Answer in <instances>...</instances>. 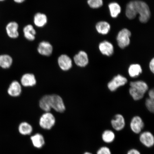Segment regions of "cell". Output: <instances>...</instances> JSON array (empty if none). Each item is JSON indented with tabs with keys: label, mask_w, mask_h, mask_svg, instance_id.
I'll list each match as a JSON object with an SVG mask.
<instances>
[{
	"label": "cell",
	"mask_w": 154,
	"mask_h": 154,
	"mask_svg": "<svg viewBox=\"0 0 154 154\" xmlns=\"http://www.w3.org/2000/svg\"><path fill=\"white\" fill-rule=\"evenodd\" d=\"M129 89L130 95L134 100L141 99L144 94L149 89V87L146 82L142 81L131 82Z\"/></svg>",
	"instance_id": "1"
},
{
	"label": "cell",
	"mask_w": 154,
	"mask_h": 154,
	"mask_svg": "<svg viewBox=\"0 0 154 154\" xmlns=\"http://www.w3.org/2000/svg\"><path fill=\"white\" fill-rule=\"evenodd\" d=\"M137 14H139V20L142 23L147 22L150 17V10L149 6L144 2L134 1Z\"/></svg>",
	"instance_id": "2"
},
{
	"label": "cell",
	"mask_w": 154,
	"mask_h": 154,
	"mask_svg": "<svg viewBox=\"0 0 154 154\" xmlns=\"http://www.w3.org/2000/svg\"><path fill=\"white\" fill-rule=\"evenodd\" d=\"M55 123L54 116L49 112H46L44 113L40 119V126L44 129H51L55 125Z\"/></svg>",
	"instance_id": "3"
},
{
	"label": "cell",
	"mask_w": 154,
	"mask_h": 154,
	"mask_svg": "<svg viewBox=\"0 0 154 154\" xmlns=\"http://www.w3.org/2000/svg\"><path fill=\"white\" fill-rule=\"evenodd\" d=\"M131 36V32L128 29H124L121 30L117 38L119 47L124 49L129 45Z\"/></svg>",
	"instance_id": "4"
},
{
	"label": "cell",
	"mask_w": 154,
	"mask_h": 154,
	"mask_svg": "<svg viewBox=\"0 0 154 154\" xmlns=\"http://www.w3.org/2000/svg\"><path fill=\"white\" fill-rule=\"evenodd\" d=\"M127 82L128 80L125 77L119 74L108 83V88L110 91H115L120 87L125 85Z\"/></svg>",
	"instance_id": "5"
},
{
	"label": "cell",
	"mask_w": 154,
	"mask_h": 154,
	"mask_svg": "<svg viewBox=\"0 0 154 154\" xmlns=\"http://www.w3.org/2000/svg\"><path fill=\"white\" fill-rule=\"evenodd\" d=\"M51 108L57 112H63L66 109L62 98L56 94L51 95Z\"/></svg>",
	"instance_id": "6"
},
{
	"label": "cell",
	"mask_w": 154,
	"mask_h": 154,
	"mask_svg": "<svg viewBox=\"0 0 154 154\" xmlns=\"http://www.w3.org/2000/svg\"><path fill=\"white\" fill-rule=\"evenodd\" d=\"M139 140L142 145L148 148H151L154 145V136L153 134L149 131L140 133Z\"/></svg>",
	"instance_id": "7"
},
{
	"label": "cell",
	"mask_w": 154,
	"mask_h": 154,
	"mask_svg": "<svg viewBox=\"0 0 154 154\" xmlns=\"http://www.w3.org/2000/svg\"><path fill=\"white\" fill-rule=\"evenodd\" d=\"M144 126V122L140 116L134 117L130 122L131 129L134 133L136 134H140Z\"/></svg>",
	"instance_id": "8"
},
{
	"label": "cell",
	"mask_w": 154,
	"mask_h": 154,
	"mask_svg": "<svg viewBox=\"0 0 154 154\" xmlns=\"http://www.w3.org/2000/svg\"><path fill=\"white\" fill-rule=\"evenodd\" d=\"M18 28V23L14 21L8 23L5 28L7 35L10 38L13 39L18 38L19 36Z\"/></svg>",
	"instance_id": "9"
},
{
	"label": "cell",
	"mask_w": 154,
	"mask_h": 154,
	"mask_svg": "<svg viewBox=\"0 0 154 154\" xmlns=\"http://www.w3.org/2000/svg\"><path fill=\"white\" fill-rule=\"evenodd\" d=\"M37 50L40 54L44 56L49 57L52 54L53 47L49 42L43 41L39 43Z\"/></svg>",
	"instance_id": "10"
},
{
	"label": "cell",
	"mask_w": 154,
	"mask_h": 154,
	"mask_svg": "<svg viewBox=\"0 0 154 154\" xmlns=\"http://www.w3.org/2000/svg\"><path fill=\"white\" fill-rule=\"evenodd\" d=\"M111 124L113 128L115 130L120 131L125 128L126 123L123 116L118 114L116 115L111 120Z\"/></svg>",
	"instance_id": "11"
},
{
	"label": "cell",
	"mask_w": 154,
	"mask_h": 154,
	"mask_svg": "<svg viewBox=\"0 0 154 154\" xmlns=\"http://www.w3.org/2000/svg\"><path fill=\"white\" fill-rule=\"evenodd\" d=\"M58 63L60 67L63 71H67L72 66V61L70 57L66 54H63L58 59Z\"/></svg>",
	"instance_id": "12"
},
{
	"label": "cell",
	"mask_w": 154,
	"mask_h": 154,
	"mask_svg": "<svg viewBox=\"0 0 154 154\" xmlns=\"http://www.w3.org/2000/svg\"><path fill=\"white\" fill-rule=\"evenodd\" d=\"M75 64L80 67H85L88 64V58L87 54L84 51H80L74 57Z\"/></svg>",
	"instance_id": "13"
},
{
	"label": "cell",
	"mask_w": 154,
	"mask_h": 154,
	"mask_svg": "<svg viewBox=\"0 0 154 154\" xmlns=\"http://www.w3.org/2000/svg\"><path fill=\"white\" fill-rule=\"evenodd\" d=\"M99 48L102 54L107 56H110L114 52L113 45L107 41H105L100 43Z\"/></svg>",
	"instance_id": "14"
},
{
	"label": "cell",
	"mask_w": 154,
	"mask_h": 154,
	"mask_svg": "<svg viewBox=\"0 0 154 154\" xmlns=\"http://www.w3.org/2000/svg\"><path fill=\"white\" fill-rule=\"evenodd\" d=\"M21 82L24 87H31L35 85L36 81L35 76L33 74L28 73L22 76Z\"/></svg>",
	"instance_id": "15"
},
{
	"label": "cell",
	"mask_w": 154,
	"mask_h": 154,
	"mask_svg": "<svg viewBox=\"0 0 154 154\" xmlns=\"http://www.w3.org/2000/svg\"><path fill=\"white\" fill-rule=\"evenodd\" d=\"M22 92V88L19 83L15 81L9 86L8 92L9 95L13 97H17L20 95Z\"/></svg>",
	"instance_id": "16"
},
{
	"label": "cell",
	"mask_w": 154,
	"mask_h": 154,
	"mask_svg": "<svg viewBox=\"0 0 154 154\" xmlns=\"http://www.w3.org/2000/svg\"><path fill=\"white\" fill-rule=\"evenodd\" d=\"M47 21L48 18L47 15L43 13H38L34 15V23L38 27H43L47 24Z\"/></svg>",
	"instance_id": "17"
},
{
	"label": "cell",
	"mask_w": 154,
	"mask_h": 154,
	"mask_svg": "<svg viewBox=\"0 0 154 154\" xmlns=\"http://www.w3.org/2000/svg\"><path fill=\"white\" fill-rule=\"evenodd\" d=\"M32 145L37 149H41L45 143L44 137L40 134H36L30 137Z\"/></svg>",
	"instance_id": "18"
},
{
	"label": "cell",
	"mask_w": 154,
	"mask_h": 154,
	"mask_svg": "<svg viewBox=\"0 0 154 154\" xmlns=\"http://www.w3.org/2000/svg\"><path fill=\"white\" fill-rule=\"evenodd\" d=\"M24 36L29 41H33L35 39L36 32L32 25L29 24L23 29Z\"/></svg>",
	"instance_id": "19"
},
{
	"label": "cell",
	"mask_w": 154,
	"mask_h": 154,
	"mask_svg": "<svg viewBox=\"0 0 154 154\" xmlns=\"http://www.w3.org/2000/svg\"><path fill=\"white\" fill-rule=\"evenodd\" d=\"M39 106L42 110L49 112L51 109V95H46L42 97L39 102Z\"/></svg>",
	"instance_id": "20"
},
{
	"label": "cell",
	"mask_w": 154,
	"mask_h": 154,
	"mask_svg": "<svg viewBox=\"0 0 154 154\" xmlns=\"http://www.w3.org/2000/svg\"><path fill=\"white\" fill-rule=\"evenodd\" d=\"M115 138V133L111 130H106L104 131L102 134V140L106 143L109 144L112 143L114 141Z\"/></svg>",
	"instance_id": "21"
},
{
	"label": "cell",
	"mask_w": 154,
	"mask_h": 154,
	"mask_svg": "<svg viewBox=\"0 0 154 154\" xmlns=\"http://www.w3.org/2000/svg\"><path fill=\"white\" fill-rule=\"evenodd\" d=\"M13 59L8 54L0 55V67L3 69H8L11 66Z\"/></svg>",
	"instance_id": "22"
},
{
	"label": "cell",
	"mask_w": 154,
	"mask_h": 154,
	"mask_svg": "<svg viewBox=\"0 0 154 154\" xmlns=\"http://www.w3.org/2000/svg\"><path fill=\"white\" fill-rule=\"evenodd\" d=\"M142 72V68L140 65L138 64H133L129 67L128 72L131 78H135L139 76Z\"/></svg>",
	"instance_id": "23"
},
{
	"label": "cell",
	"mask_w": 154,
	"mask_h": 154,
	"mask_svg": "<svg viewBox=\"0 0 154 154\" xmlns=\"http://www.w3.org/2000/svg\"><path fill=\"white\" fill-rule=\"evenodd\" d=\"M126 14L127 17L130 19H134L136 17L137 14L136 12L134 1L130 2L127 5Z\"/></svg>",
	"instance_id": "24"
},
{
	"label": "cell",
	"mask_w": 154,
	"mask_h": 154,
	"mask_svg": "<svg viewBox=\"0 0 154 154\" xmlns=\"http://www.w3.org/2000/svg\"><path fill=\"white\" fill-rule=\"evenodd\" d=\"M96 28L98 32L104 35L108 33L110 30V26L108 23L103 21L98 23Z\"/></svg>",
	"instance_id": "25"
},
{
	"label": "cell",
	"mask_w": 154,
	"mask_h": 154,
	"mask_svg": "<svg viewBox=\"0 0 154 154\" xmlns=\"http://www.w3.org/2000/svg\"><path fill=\"white\" fill-rule=\"evenodd\" d=\"M18 130L19 133L23 135H27L32 133V127L30 125L26 122H23L19 125Z\"/></svg>",
	"instance_id": "26"
},
{
	"label": "cell",
	"mask_w": 154,
	"mask_h": 154,
	"mask_svg": "<svg viewBox=\"0 0 154 154\" xmlns=\"http://www.w3.org/2000/svg\"><path fill=\"white\" fill-rule=\"evenodd\" d=\"M109 7L111 16L113 18H116L121 12L120 5L117 3L113 2L109 4Z\"/></svg>",
	"instance_id": "27"
},
{
	"label": "cell",
	"mask_w": 154,
	"mask_h": 154,
	"mask_svg": "<svg viewBox=\"0 0 154 154\" xmlns=\"http://www.w3.org/2000/svg\"><path fill=\"white\" fill-rule=\"evenodd\" d=\"M88 3L92 8H97L103 5V0H88Z\"/></svg>",
	"instance_id": "28"
},
{
	"label": "cell",
	"mask_w": 154,
	"mask_h": 154,
	"mask_svg": "<svg viewBox=\"0 0 154 154\" xmlns=\"http://www.w3.org/2000/svg\"><path fill=\"white\" fill-rule=\"evenodd\" d=\"M145 104L148 110L150 112L153 113L154 111V100L148 98L146 100Z\"/></svg>",
	"instance_id": "29"
},
{
	"label": "cell",
	"mask_w": 154,
	"mask_h": 154,
	"mask_svg": "<svg viewBox=\"0 0 154 154\" xmlns=\"http://www.w3.org/2000/svg\"><path fill=\"white\" fill-rule=\"evenodd\" d=\"M96 154H112L110 149L107 146H103L100 147L96 152Z\"/></svg>",
	"instance_id": "30"
},
{
	"label": "cell",
	"mask_w": 154,
	"mask_h": 154,
	"mask_svg": "<svg viewBox=\"0 0 154 154\" xmlns=\"http://www.w3.org/2000/svg\"><path fill=\"white\" fill-rule=\"evenodd\" d=\"M127 154H141L140 152L137 149L133 148L128 150Z\"/></svg>",
	"instance_id": "31"
},
{
	"label": "cell",
	"mask_w": 154,
	"mask_h": 154,
	"mask_svg": "<svg viewBox=\"0 0 154 154\" xmlns=\"http://www.w3.org/2000/svg\"><path fill=\"white\" fill-rule=\"evenodd\" d=\"M150 70L153 73H154V59H152L150 61L149 64Z\"/></svg>",
	"instance_id": "32"
},
{
	"label": "cell",
	"mask_w": 154,
	"mask_h": 154,
	"mask_svg": "<svg viewBox=\"0 0 154 154\" xmlns=\"http://www.w3.org/2000/svg\"><path fill=\"white\" fill-rule=\"evenodd\" d=\"M149 98L152 99H154V91L153 90H151L149 92Z\"/></svg>",
	"instance_id": "33"
},
{
	"label": "cell",
	"mask_w": 154,
	"mask_h": 154,
	"mask_svg": "<svg viewBox=\"0 0 154 154\" xmlns=\"http://www.w3.org/2000/svg\"><path fill=\"white\" fill-rule=\"evenodd\" d=\"M13 1H14L15 3H21L24 2L26 0H13Z\"/></svg>",
	"instance_id": "34"
},
{
	"label": "cell",
	"mask_w": 154,
	"mask_h": 154,
	"mask_svg": "<svg viewBox=\"0 0 154 154\" xmlns=\"http://www.w3.org/2000/svg\"><path fill=\"white\" fill-rule=\"evenodd\" d=\"M83 154H93L89 152H86Z\"/></svg>",
	"instance_id": "35"
},
{
	"label": "cell",
	"mask_w": 154,
	"mask_h": 154,
	"mask_svg": "<svg viewBox=\"0 0 154 154\" xmlns=\"http://www.w3.org/2000/svg\"><path fill=\"white\" fill-rule=\"evenodd\" d=\"M5 0H0V2H2L5 1Z\"/></svg>",
	"instance_id": "36"
}]
</instances>
